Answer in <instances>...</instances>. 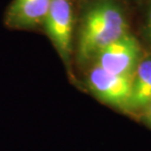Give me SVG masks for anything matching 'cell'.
<instances>
[{"label":"cell","mask_w":151,"mask_h":151,"mask_svg":"<svg viewBox=\"0 0 151 151\" xmlns=\"http://www.w3.org/2000/svg\"><path fill=\"white\" fill-rule=\"evenodd\" d=\"M127 34L120 9L109 1L99 2L84 15L78 40V57L86 61Z\"/></svg>","instance_id":"cell-1"},{"label":"cell","mask_w":151,"mask_h":151,"mask_svg":"<svg viewBox=\"0 0 151 151\" xmlns=\"http://www.w3.org/2000/svg\"><path fill=\"white\" fill-rule=\"evenodd\" d=\"M96 56L97 65L105 71L132 77L139 63V46L137 39L126 34L105 46Z\"/></svg>","instance_id":"cell-2"},{"label":"cell","mask_w":151,"mask_h":151,"mask_svg":"<svg viewBox=\"0 0 151 151\" xmlns=\"http://www.w3.org/2000/svg\"><path fill=\"white\" fill-rule=\"evenodd\" d=\"M88 86L101 101L116 107L129 106L132 77L116 75L94 66L88 75Z\"/></svg>","instance_id":"cell-3"},{"label":"cell","mask_w":151,"mask_h":151,"mask_svg":"<svg viewBox=\"0 0 151 151\" xmlns=\"http://www.w3.org/2000/svg\"><path fill=\"white\" fill-rule=\"evenodd\" d=\"M45 31L63 59L71 52L73 35V10L68 0H51L43 21Z\"/></svg>","instance_id":"cell-4"},{"label":"cell","mask_w":151,"mask_h":151,"mask_svg":"<svg viewBox=\"0 0 151 151\" xmlns=\"http://www.w3.org/2000/svg\"><path fill=\"white\" fill-rule=\"evenodd\" d=\"M51 0H14L6 15V25L29 29L43 24Z\"/></svg>","instance_id":"cell-5"},{"label":"cell","mask_w":151,"mask_h":151,"mask_svg":"<svg viewBox=\"0 0 151 151\" xmlns=\"http://www.w3.org/2000/svg\"><path fill=\"white\" fill-rule=\"evenodd\" d=\"M151 104V59L138 63L132 83L129 107L141 108Z\"/></svg>","instance_id":"cell-6"},{"label":"cell","mask_w":151,"mask_h":151,"mask_svg":"<svg viewBox=\"0 0 151 151\" xmlns=\"http://www.w3.org/2000/svg\"><path fill=\"white\" fill-rule=\"evenodd\" d=\"M149 106H150V110H149V114H148V119H149L150 124H151V104L149 105Z\"/></svg>","instance_id":"cell-7"},{"label":"cell","mask_w":151,"mask_h":151,"mask_svg":"<svg viewBox=\"0 0 151 151\" xmlns=\"http://www.w3.org/2000/svg\"><path fill=\"white\" fill-rule=\"evenodd\" d=\"M149 19H150V31H151V12H150V17H149Z\"/></svg>","instance_id":"cell-8"}]
</instances>
